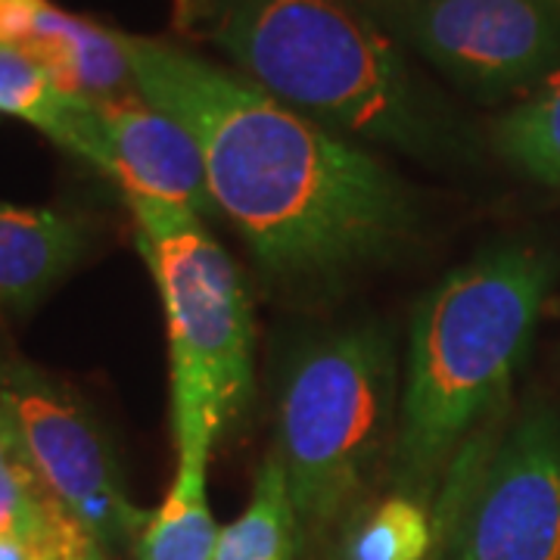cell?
<instances>
[{
    "label": "cell",
    "mask_w": 560,
    "mask_h": 560,
    "mask_svg": "<svg viewBox=\"0 0 560 560\" xmlns=\"http://www.w3.org/2000/svg\"><path fill=\"white\" fill-rule=\"evenodd\" d=\"M221 526L209 504V464H178L172 489L135 541L138 560H215Z\"/></svg>",
    "instance_id": "12"
},
{
    "label": "cell",
    "mask_w": 560,
    "mask_h": 560,
    "mask_svg": "<svg viewBox=\"0 0 560 560\" xmlns=\"http://www.w3.org/2000/svg\"><path fill=\"white\" fill-rule=\"evenodd\" d=\"M433 551V521L427 504L389 495L346 526L337 560H423Z\"/></svg>",
    "instance_id": "16"
},
{
    "label": "cell",
    "mask_w": 560,
    "mask_h": 560,
    "mask_svg": "<svg viewBox=\"0 0 560 560\" xmlns=\"http://www.w3.org/2000/svg\"><path fill=\"white\" fill-rule=\"evenodd\" d=\"M495 143L501 156L526 178L560 194V75L545 81L529 101L501 116Z\"/></svg>",
    "instance_id": "15"
},
{
    "label": "cell",
    "mask_w": 560,
    "mask_h": 560,
    "mask_svg": "<svg viewBox=\"0 0 560 560\" xmlns=\"http://www.w3.org/2000/svg\"><path fill=\"white\" fill-rule=\"evenodd\" d=\"M22 50L44 62L47 72L69 94L106 103L121 101L128 97V91H135V75L121 32L94 25L81 16H69L47 0L38 10V20Z\"/></svg>",
    "instance_id": "11"
},
{
    "label": "cell",
    "mask_w": 560,
    "mask_h": 560,
    "mask_svg": "<svg viewBox=\"0 0 560 560\" xmlns=\"http://www.w3.org/2000/svg\"><path fill=\"white\" fill-rule=\"evenodd\" d=\"M91 548H101L91 536L54 539L35 533H0V560H79Z\"/></svg>",
    "instance_id": "18"
},
{
    "label": "cell",
    "mask_w": 560,
    "mask_h": 560,
    "mask_svg": "<svg viewBox=\"0 0 560 560\" xmlns=\"http://www.w3.org/2000/svg\"><path fill=\"white\" fill-rule=\"evenodd\" d=\"M121 40L138 97L197 138L215 209L265 278L324 290L411 237L415 202L371 153L190 50Z\"/></svg>",
    "instance_id": "1"
},
{
    "label": "cell",
    "mask_w": 560,
    "mask_h": 560,
    "mask_svg": "<svg viewBox=\"0 0 560 560\" xmlns=\"http://www.w3.org/2000/svg\"><path fill=\"white\" fill-rule=\"evenodd\" d=\"M433 560H560V418L529 408L460 460L433 521Z\"/></svg>",
    "instance_id": "6"
},
{
    "label": "cell",
    "mask_w": 560,
    "mask_h": 560,
    "mask_svg": "<svg viewBox=\"0 0 560 560\" xmlns=\"http://www.w3.org/2000/svg\"><path fill=\"white\" fill-rule=\"evenodd\" d=\"M197 20L246 81L324 128L423 162L460 156L455 116L342 0H202Z\"/></svg>",
    "instance_id": "2"
},
{
    "label": "cell",
    "mask_w": 560,
    "mask_h": 560,
    "mask_svg": "<svg viewBox=\"0 0 560 560\" xmlns=\"http://www.w3.org/2000/svg\"><path fill=\"white\" fill-rule=\"evenodd\" d=\"M88 97L69 94L28 50L0 44V116L28 121L72 153Z\"/></svg>",
    "instance_id": "14"
},
{
    "label": "cell",
    "mask_w": 560,
    "mask_h": 560,
    "mask_svg": "<svg viewBox=\"0 0 560 560\" xmlns=\"http://www.w3.org/2000/svg\"><path fill=\"white\" fill-rule=\"evenodd\" d=\"M399 393L393 340L377 324L320 330L287 355L275 455L300 536H320L346 517L377 464L393 455Z\"/></svg>",
    "instance_id": "4"
},
{
    "label": "cell",
    "mask_w": 560,
    "mask_h": 560,
    "mask_svg": "<svg viewBox=\"0 0 560 560\" xmlns=\"http://www.w3.org/2000/svg\"><path fill=\"white\" fill-rule=\"evenodd\" d=\"M0 408L28 467L101 548L138 541L150 511L125 492L119 455L94 411L66 383L25 361L0 337Z\"/></svg>",
    "instance_id": "7"
},
{
    "label": "cell",
    "mask_w": 560,
    "mask_h": 560,
    "mask_svg": "<svg viewBox=\"0 0 560 560\" xmlns=\"http://www.w3.org/2000/svg\"><path fill=\"white\" fill-rule=\"evenodd\" d=\"M88 162L119 184L125 200L175 206L202 221L219 215L197 138L138 94L97 103Z\"/></svg>",
    "instance_id": "9"
},
{
    "label": "cell",
    "mask_w": 560,
    "mask_h": 560,
    "mask_svg": "<svg viewBox=\"0 0 560 560\" xmlns=\"http://www.w3.org/2000/svg\"><path fill=\"white\" fill-rule=\"evenodd\" d=\"M25 467H28L25 448H22L20 436H16L13 423L7 418V411L0 408V477L3 474H13V470H25Z\"/></svg>",
    "instance_id": "20"
},
{
    "label": "cell",
    "mask_w": 560,
    "mask_h": 560,
    "mask_svg": "<svg viewBox=\"0 0 560 560\" xmlns=\"http://www.w3.org/2000/svg\"><path fill=\"white\" fill-rule=\"evenodd\" d=\"M386 20L482 101L560 75V0H389Z\"/></svg>",
    "instance_id": "8"
},
{
    "label": "cell",
    "mask_w": 560,
    "mask_h": 560,
    "mask_svg": "<svg viewBox=\"0 0 560 560\" xmlns=\"http://www.w3.org/2000/svg\"><path fill=\"white\" fill-rule=\"evenodd\" d=\"M555 283V259L533 246H499L455 268L411 318L399 420L396 492L430 504L474 427L508 396Z\"/></svg>",
    "instance_id": "3"
},
{
    "label": "cell",
    "mask_w": 560,
    "mask_h": 560,
    "mask_svg": "<svg viewBox=\"0 0 560 560\" xmlns=\"http://www.w3.org/2000/svg\"><path fill=\"white\" fill-rule=\"evenodd\" d=\"M88 246L84 224L57 209L0 202V312H25L60 283Z\"/></svg>",
    "instance_id": "10"
},
{
    "label": "cell",
    "mask_w": 560,
    "mask_h": 560,
    "mask_svg": "<svg viewBox=\"0 0 560 560\" xmlns=\"http://www.w3.org/2000/svg\"><path fill=\"white\" fill-rule=\"evenodd\" d=\"M300 541L287 474L278 455H268L256 474L249 504L237 521L221 526L215 560H293Z\"/></svg>",
    "instance_id": "13"
},
{
    "label": "cell",
    "mask_w": 560,
    "mask_h": 560,
    "mask_svg": "<svg viewBox=\"0 0 560 560\" xmlns=\"http://www.w3.org/2000/svg\"><path fill=\"white\" fill-rule=\"evenodd\" d=\"M0 533H35L54 539L88 536L28 467L0 477Z\"/></svg>",
    "instance_id": "17"
},
{
    "label": "cell",
    "mask_w": 560,
    "mask_h": 560,
    "mask_svg": "<svg viewBox=\"0 0 560 560\" xmlns=\"http://www.w3.org/2000/svg\"><path fill=\"white\" fill-rule=\"evenodd\" d=\"M168 334L178 464H209L253 393V315L241 271L187 209L128 200Z\"/></svg>",
    "instance_id": "5"
},
{
    "label": "cell",
    "mask_w": 560,
    "mask_h": 560,
    "mask_svg": "<svg viewBox=\"0 0 560 560\" xmlns=\"http://www.w3.org/2000/svg\"><path fill=\"white\" fill-rule=\"evenodd\" d=\"M79 560H106V558H103V548H91V551H88V555H81Z\"/></svg>",
    "instance_id": "21"
},
{
    "label": "cell",
    "mask_w": 560,
    "mask_h": 560,
    "mask_svg": "<svg viewBox=\"0 0 560 560\" xmlns=\"http://www.w3.org/2000/svg\"><path fill=\"white\" fill-rule=\"evenodd\" d=\"M44 0H0V44L22 47Z\"/></svg>",
    "instance_id": "19"
}]
</instances>
